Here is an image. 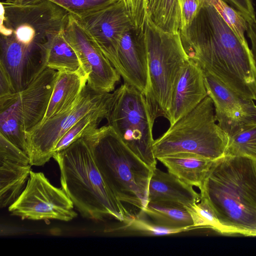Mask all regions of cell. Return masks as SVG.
<instances>
[{"mask_svg": "<svg viewBox=\"0 0 256 256\" xmlns=\"http://www.w3.org/2000/svg\"><path fill=\"white\" fill-rule=\"evenodd\" d=\"M180 34L189 59L241 96L256 100V70L251 50L212 4L206 2Z\"/></svg>", "mask_w": 256, "mask_h": 256, "instance_id": "obj_1", "label": "cell"}, {"mask_svg": "<svg viewBox=\"0 0 256 256\" xmlns=\"http://www.w3.org/2000/svg\"><path fill=\"white\" fill-rule=\"evenodd\" d=\"M200 190L231 234L256 236V161L225 154L213 161Z\"/></svg>", "mask_w": 256, "mask_h": 256, "instance_id": "obj_2", "label": "cell"}, {"mask_svg": "<svg viewBox=\"0 0 256 256\" xmlns=\"http://www.w3.org/2000/svg\"><path fill=\"white\" fill-rule=\"evenodd\" d=\"M52 158L60 168L62 189L82 216L95 220L112 218L125 222L134 216L104 182L82 137Z\"/></svg>", "mask_w": 256, "mask_h": 256, "instance_id": "obj_3", "label": "cell"}, {"mask_svg": "<svg viewBox=\"0 0 256 256\" xmlns=\"http://www.w3.org/2000/svg\"><path fill=\"white\" fill-rule=\"evenodd\" d=\"M82 138L91 150L104 182L114 196L124 205L138 210V216H142L148 202L153 170L138 158L108 125L98 128Z\"/></svg>", "mask_w": 256, "mask_h": 256, "instance_id": "obj_4", "label": "cell"}, {"mask_svg": "<svg viewBox=\"0 0 256 256\" xmlns=\"http://www.w3.org/2000/svg\"><path fill=\"white\" fill-rule=\"evenodd\" d=\"M146 50L150 90L145 97L156 120L166 118L172 94L182 70L189 58L180 32H169L157 26L148 14L144 24L136 30Z\"/></svg>", "mask_w": 256, "mask_h": 256, "instance_id": "obj_5", "label": "cell"}, {"mask_svg": "<svg viewBox=\"0 0 256 256\" xmlns=\"http://www.w3.org/2000/svg\"><path fill=\"white\" fill-rule=\"evenodd\" d=\"M216 122L212 100L207 96L154 140L156 158L178 154H192L211 160L223 156L229 138Z\"/></svg>", "mask_w": 256, "mask_h": 256, "instance_id": "obj_6", "label": "cell"}, {"mask_svg": "<svg viewBox=\"0 0 256 256\" xmlns=\"http://www.w3.org/2000/svg\"><path fill=\"white\" fill-rule=\"evenodd\" d=\"M106 119L138 158L152 170L156 168L152 136L155 119L140 90L124 82L112 92Z\"/></svg>", "mask_w": 256, "mask_h": 256, "instance_id": "obj_7", "label": "cell"}, {"mask_svg": "<svg viewBox=\"0 0 256 256\" xmlns=\"http://www.w3.org/2000/svg\"><path fill=\"white\" fill-rule=\"evenodd\" d=\"M0 5V33L11 34L28 46H42L52 34L64 29L69 16L49 0L26 5L2 2Z\"/></svg>", "mask_w": 256, "mask_h": 256, "instance_id": "obj_8", "label": "cell"}, {"mask_svg": "<svg viewBox=\"0 0 256 256\" xmlns=\"http://www.w3.org/2000/svg\"><path fill=\"white\" fill-rule=\"evenodd\" d=\"M111 96L112 92H95L86 84L71 107L26 132L30 164L41 166L48 162L62 136L84 115L106 103Z\"/></svg>", "mask_w": 256, "mask_h": 256, "instance_id": "obj_9", "label": "cell"}, {"mask_svg": "<svg viewBox=\"0 0 256 256\" xmlns=\"http://www.w3.org/2000/svg\"><path fill=\"white\" fill-rule=\"evenodd\" d=\"M74 208L62 188L54 186L43 173L32 170L24 190L8 210L22 220L68 222L78 215Z\"/></svg>", "mask_w": 256, "mask_h": 256, "instance_id": "obj_10", "label": "cell"}, {"mask_svg": "<svg viewBox=\"0 0 256 256\" xmlns=\"http://www.w3.org/2000/svg\"><path fill=\"white\" fill-rule=\"evenodd\" d=\"M58 71L46 68L23 90L0 98V116L11 118L26 133L43 119Z\"/></svg>", "mask_w": 256, "mask_h": 256, "instance_id": "obj_11", "label": "cell"}, {"mask_svg": "<svg viewBox=\"0 0 256 256\" xmlns=\"http://www.w3.org/2000/svg\"><path fill=\"white\" fill-rule=\"evenodd\" d=\"M64 32L78 56L80 68L88 76V86L98 92H114L120 80V75L77 20L70 14Z\"/></svg>", "mask_w": 256, "mask_h": 256, "instance_id": "obj_12", "label": "cell"}, {"mask_svg": "<svg viewBox=\"0 0 256 256\" xmlns=\"http://www.w3.org/2000/svg\"><path fill=\"white\" fill-rule=\"evenodd\" d=\"M74 17L121 76L118 58L119 44L126 32L135 28L134 20L124 1L119 0L98 11Z\"/></svg>", "mask_w": 256, "mask_h": 256, "instance_id": "obj_13", "label": "cell"}, {"mask_svg": "<svg viewBox=\"0 0 256 256\" xmlns=\"http://www.w3.org/2000/svg\"><path fill=\"white\" fill-rule=\"evenodd\" d=\"M204 72L207 94L212 100L218 124L228 138L256 126V105L226 86L208 72Z\"/></svg>", "mask_w": 256, "mask_h": 256, "instance_id": "obj_14", "label": "cell"}, {"mask_svg": "<svg viewBox=\"0 0 256 256\" xmlns=\"http://www.w3.org/2000/svg\"><path fill=\"white\" fill-rule=\"evenodd\" d=\"M42 46H26L11 34L0 33V68L15 92L25 88L46 68Z\"/></svg>", "mask_w": 256, "mask_h": 256, "instance_id": "obj_15", "label": "cell"}, {"mask_svg": "<svg viewBox=\"0 0 256 256\" xmlns=\"http://www.w3.org/2000/svg\"><path fill=\"white\" fill-rule=\"evenodd\" d=\"M28 156L0 134V206L20 196L32 171Z\"/></svg>", "mask_w": 256, "mask_h": 256, "instance_id": "obj_16", "label": "cell"}, {"mask_svg": "<svg viewBox=\"0 0 256 256\" xmlns=\"http://www.w3.org/2000/svg\"><path fill=\"white\" fill-rule=\"evenodd\" d=\"M118 58L124 82L134 86L146 97L150 90L147 54L135 28L122 34L118 48Z\"/></svg>", "mask_w": 256, "mask_h": 256, "instance_id": "obj_17", "label": "cell"}, {"mask_svg": "<svg viewBox=\"0 0 256 256\" xmlns=\"http://www.w3.org/2000/svg\"><path fill=\"white\" fill-rule=\"evenodd\" d=\"M207 96L203 70L189 59L182 70L172 94L166 118L170 125L192 111Z\"/></svg>", "mask_w": 256, "mask_h": 256, "instance_id": "obj_18", "label": "cell"}, {"mask_svg": "<svg viewBox=\"0 0 256 256\" xmlns=\"http://www.w3.org/2000/svg\"><path fill=\"white\" fill-rule=\"evenodd\" d=\"M200 200V194L192 186L169 172L156 168L153 170L149 182L148 202H166L186 208Z\"/></svg>", "mask_w": 256, "mask_h": 256, "instance_id": "obj_19", "label": "cell"}, {"mask_svg": "<svg viewBox=\"0 0 256 256\" xmlns=\"http://www.w3.org/2000/svg\"><path fill=\"white\" fill-rule=\"evenodd\" d=\"M87 80L88 76L81 68L75 71L58 72L46 112L39 124L74 104L87 84Z\"/></svg>", "mask_w": 256, "mask_h": 256, "instance_id": "obj_20", "label": "cell"}, {"mask_svg": "<svg viewBox=\"0 0 256 256\" xmlns=\"http://www.w3.org/2000/svg\"><path fill=\"white\" fill-rule=\"evenodd\" d=\"M172 174L185 183L200 188L214 160L188 154L157 158Z\"/></svg>", "mask_w": 256, "mask_h": 256, "instance_id": "obj_21", "label": "cell"}, {"mask_svg": "<svg viewBox=\"0 0 256 256\" xmlns=\"http://www.w3.org/2000/svg\"><path fill=\"white\" fill-rule=\"evenodd\" d=\"M64 30L52 34L42 46L46 68L58 72L75 71L80 68V63Z\"/></svg>", "mask_w": 256, "mask_h": 256, "instance_id": "obj_22", "label": "cell"}, {"mask_svg": "<svg viewBox=\"0 0 256 256\" xmlns=\"http://www.w3.org/2000/svg\"><path fill=\"white\" fill-rule=\"evenodd\" d=\"M144 214L157 226L170 229L193 230L192 216L184 207L158 202H148L142 210Z\"/></svg>", "mask_w": 256, "mask_h": 256, "instance_id": "obj_23", "label": "cell"}, {"mask_svg": "<svg viewBox=\"0 0 256 256\" xmlns=\"http://www.w3.org/2000/svg\"><path fill=\"white\" fill-rule=\"evenodd\" d=\"M148 14L164 31L180 32L182 12L178 0H148Z\"/></svg>", "mask_w": 256, "mask_h": 256, "instance_id": "obj_24", "label": "cell"}, {"mask_svg": "<svg viewBox=\"0 0 256 256\" xmlns=\"http://www.w3.org/2000/svg\"><path fill=\"white\" fill-rule=\"evenodd\" d=\"M110 98L106 103L88 112L74 124L58 141L54 150L53 155L65 149L88 132L97 128L100 122L106 118Z\"/></svg>", "mask_w": 256, "mask_h": 256, "instance_id": "obj_25", "label": "cell"}, {"mask_svg": "<svg viewBox=\"0 0 256 256\" xmlns=\"http://www.w3.org/2000/svg\"><path fill=\"white\" fill-rule=\"evenodd\" d=\"M186 209L190 214L192 228H210L222 234H231L230 230L218 220L213 210L207 202L200 197V200Z\"/></svg>", "mask_w": 256, "mask_h": 256, "instance_id": "obj_26", "label": "cell"}, {"mask_svg": "<svg viewBox=\"0 0 256 256\" xmlns=\"http://www.w3.org/2000/svg\"><path fill=\"white\" fill-rule=\"evenodd\" d=\"M225 154L246 157L256 162V126L230 138Z\"/></svg>", "mask_w": 256, "mask_h": 256, "instance_id": "obj_27", "label": "cell"}, {"mask_svg": "<svg viewBox=\"0 0 256 256\" xmlns=\"http://www.w3.org/2000/svg\"><path fill=\"white\" fill-rule=\"evenodd\" d=\"M124 232L146 236H162L186 232L184 230L170 229L154 224L151 221L144 220L141 216H133L124 224L117 228Z\"/></svg>", "mask_w": 256, "mask_h": 256, "instance_id": "obj_28", "label": "cell"}, {"mask_svg": "<svg viewBox=\"0 0 256 256\" xmlns=\"http://www.w3.org/2000/svg\"><path fill=\"white\" fill-rule=\"evenodd\" d=\"M212 4L224 20L244 42H247L244 32L247 30V21L245 18L223 0H206Z\"/></svg>", "mask_w": 256, "mask_h": 256, "instance_id": "obj_29", "label": "cell"}, {"mask_svg": "<svg viewBox=\"0 0 256 256\" xmlns=\"http://www.w3.org/2000/svg\"><path fill=\"white\" fill-rule=\"evenodd\" d=\"M75 17H80L106 8L119 0H49Z\"/></svg>", "mask_w": 256, "mask_h": 256, "instance_id": "obj_30", "label": "cell"}, {"mask_svg": "<svg viewBox=\"0 0 256 256\" xmlns=\"http://www.w3.org/2000/svg\"><path fill=\"white\" fill-rule=\"evenodd\" d=\"M206 0H178L182 18L180 33L188 27L193 19L205 4Z\"/></svg>", "mask_w": 256, "mask_h": 256, "instance_id": "obj_31", "label": "cell"}, {"mask_svg": "<svg viewBox=\"0 0 256 256\" xmlns=\"http://www.w3.org/2000/svg\"><path fill=\"white\" fill-rule=\"evenodd\" d=\"M237 10L246 20L255 19L254 10L251 0H223Z\"/></svg>", "mask_w": 256, "mask_h": 256, "instance_id": "obj_32", "label": "cell"}, {"mask_svg": "<svg viewBox=\"0 0 256 256\" xmlns=\"http://www.w3.org/2000/svg\"><path fill=\"white\" fill-rule=\"evenodd\" d=\"M247 21V34L252 44L250 49L256 70V20L248 19Z\"/></svg>", "mask_w": 256, "mask_h": 256, "instance_id": "obj_33", "label": "cell"}, {"mask_svg": "<svg viewBox=\"0 0 256 256\" xmlns=\"http://www.w3.org/2000/svg\"><path fill=\"white\" fill-rule=\"evenodd\" d=\"M15 92L4 71L0 68V98Z\"/></svg>", "mask_w": 256, "mask_h": 256, "instance_id": "obj_34", "label": "cell"}, {"mask_svg": "<svg viewBox=\"0 0 256 256\" xmlns=\"http://www.w3.org/2000/svg\"><path fill=\"white\" fill-rule=\"evenodd\" d=\"M42 0H6L4 2L12 5H26L38 2Z\"/></svg>", "mask_w": 256, "mask_h": 256, "instance_id": "obj_35", "label": "cell"}, {"mask_svg": "<svg viewBox=\"0 0 256 256\" xmlns=\"http://www.w3.org/2000/svg\"><path fill=\"white\" fill-rule=\"evenodd\" d=\"M132 2L140 11L148 14V0H132Z\"/></svg>", "mask_w": 256, "mask_h": 256, "instance_id": "obj_36", "label": "cell"}, {"mask_svg": "<svg viewBox=\"0 0 256 256\" xmlns=\"http://www.w3.org/2000/svg\"><path fill=\"white\" fill-rule=\"evenodd\" d=\"M125 2L128 3V4H132V0H124Z\"/></svg>", "mask_w": 256, "mask_h": 256, "instance_id": "obj_37", "label": "cell"}]
</instances>
